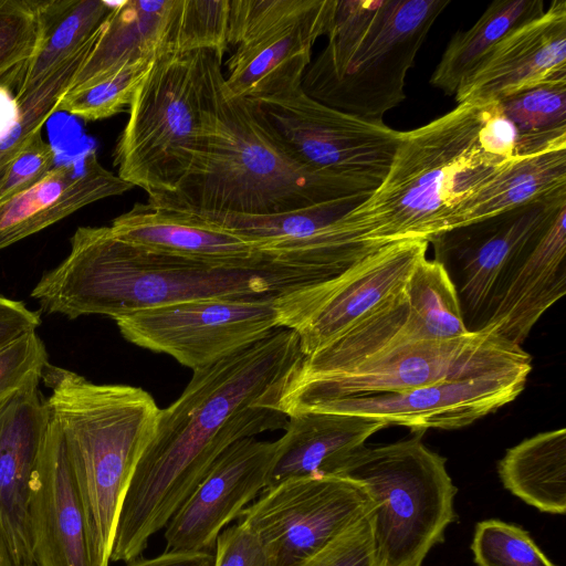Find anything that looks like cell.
I'll return each instance as SVG.
<instances>
[{
  "label": "cell",
  "mask_w": 566,
  "mask_h": 566,
  "mask_svg": "<svg viewBox=\"0 0 566 566\" xmlns=\"http://www.w3.org/2000/svg\"><path fill=\"white\" fill-rule=\"evenodd\" d=\"M303 357L297 334L281 327L193 371L179 398L160 410L155 436L125 494L109 562L140 558L150 537L167 525L231 444L285 429L289 417L276 403Z\"/></svg>",
  "instance_id": "6da1fadb"
},
{
  "label": "cell",
  "mask_w": 566,
  "mask_h": 566,
  "mask_svg": "<svg viewBox=\"0 0 566 566\" xmlns=\"http://www.w3.org/2000/svg\"><path fill=\"white\" fill-rule=\"evenodd\" d=\"M300 250H271L245 266L212 265L143 249L109 227H80L67 256L31 292L42 311L70 319L111 318L151 306L202 298H274L335 277Z\"/></svg>",
  "instance_id": "7a4b0ae2"
},
{
  "label": "cell",
  "mask_w": 566,
  "mask_h": 566,
  "mask_svg": "<svg viewBox=\"0 0 566 566\" xmlns=\"http://www.w3.org/2000/svg\"><path fill=\"white\" fill-rule=\"evenodd\" d=\"M223 81L218 61L190 166L171 192L150 203L199 216H270L367 198L376 189L300 161L252 101L224 95Z\"/></svg>",
  "instance_id": "3957f363"
},
{
  "label": "cell",
  "mask_w": 566,
  "mask_h": 566,
  "mask_svg": "<svg viewBox=\"0 0 566 566\" xmlns=\"http://www.w3.org/2000/svg\"><path fill=\"white\" fill-rule=\"evenodd\" d=\"M483 106L461 103L400 132L386 177L338 221L339 228L375 248L437 234L447 213L511 160L482 148Z\"/></svg>",
  "instance_id": "277c9868"
},
{
  "label": "cell",
  "mask_w": 566,
  "mask_h": 566,
  "mask_svg": "<svg viewBox=\"0 0 566 566\" xmlns=\"http://www.w3.org/2000/svg\"><path fill=\"white\" fill-rule=\"evenodd\" d=\"M42 380L61 432L95 551L108 566L119 511L160 415L143 388L95 384L50 363Z\"/></svg>",
  "instance_id": "5b68a950"
},
{
  "label": "cell",
  "mask_w": 566,
  "mask_h": 566,
  "mask_svg": "<svg viewBox=\"0 0 566 566\" xmlns=\"http://www.w3.org/2000/svg\"><path fill=\"white\" fill-rule=\"evenodd\" d=\"M449 0H336L327 43L302 90L334 109L374 120L406 98L408 71Z\"/></svg>",
  "instance_id": "8992f818"
},
{
  "label": "cell",
  "mask_w": 566,
  "mask_h": 566,
  "mask_svg": "<svg viewBox=\"0 0 566 566\" xmlns=\"http://www.w3.org/2000/svg\"><path fill=\"white\" fill-rule=\"evenodd\" d=\"M423 432L385 446H364L338 474L360 483L374 503L379 566H422L457 520L458 490L446 458L422 442Z\"/></svg>",
  "instance_id": "52a82bcc"
},
{
  "label": "cell",
  "mask_w": 566,
  "mask_h": 566,
  "mask_svg": "<svg viewBox=\"0 0 566 566\" xmlns=\"http://www.w3.org/2000/svg\"><path fill=\"white\" fill-rule=\"evenodd\" d=\"M218 61L210 51L163 54L136 91L114 165L117 176L148 199L171 192L187 172Z\"/></svg>",
  "instance_id": "ba28073f"
},
{
  "label": "cell",
  "mask_w": 566,
  "mask_h": 566,
  "mask_svg": "<svg viewBox=\"0 0 566 566\" xmlns=\"http://www.w3.org/2000/svg\"><path fill=\"white\" fill-rule=\"evenodd\" d=\"M532 367L531 356L492 328L442 340L396 344L340 371L285 379L276 409L286 416L321 400L407 391L461 378Z\"/></svg>",
  "instance_id": "9c48e42d"
},
{
  "label": "cell",
  "mask_w": 566,
  "mask_h": 566,
  "mask_svg": "<svg viewBox=\"0 0 566 566\" xmlns=\"http://www.w3.org/2000/svg\"><path fill=\"white\" fill-rule=\"evenodd\" d=\"M336 0H229L227 97L263 99L302 85L312 49L333 22Z\"/></svg>",
  "instance_id": "30bf717a"
},
{
  "label": "cell",
  "mask_w": 566,
  "mask_h": 566,
  "mask_svg": "<svg viewBox=\"0 0 566 566\" xmlns=\"http://www.w3.org/2000/svg\"><path fill=\"white\" fill-rule=\"evenodd\" d=\"M563 207L566 189L428 240L455 290L468 332L486 328L512 268Z\"/></svg>",
  "instance_id": "8fae6325"
},
{
  "label": "cell",
  "mask_w": 566,
  "mask_h": 566,
  "mask_svg": "<svg viewBox=\"0 0 566 566\" xmlns=\"http://www.w3.org/2000/svg\"><path fill=\"white\" fill-rule=\"evenodd\" d=\"M129 343L167 354L193 371L276 329L274 298H202L140 308L114 318Z\"/></svg>",
  "instance_id": "7c38bea8"
},
{
  "label": "cell",
  "mask_w": 566,
  "mask_h": 566,
  "mask_svg": "<svg viewBox=\"0 0 566 566\" xmlns=\"http://www.w3.org/2000/svg\"><path fill=\"white\" fill-rule=\"evenodd\" d=\"M429 242L403 240L379 248L344 273L275 300L280 327L298 336L310 356L399 295Z\"/></svg>",
  "instance_id": "4fadbf2b"
},
{
  "label": "cell",
  "mask_w": 566,
  "mask_h": 566,
  "mask_svg": "<svg viewBox=\"0 0 566 566\" xmlns=\"http://www.w3.org/2000/svg\"><path fill=\"white\" fill-rule=\"evenodd\" d=\"M252 102L280 140L306 166L376 188L386 177L400 132L384 120L328 107L305 94L302 86Z\"/></svg>",
  "instance_id": "5bb4252c"
},
{
  "label": "cell",
  "mask_w": 566,
  "mask_h": 566,
  "mask_svg": "<svg viewBox=\"0 0 566 566\" xmlns=\"http://www.w3.org/2000/svg\"><path fill=\"white\" fill-rule=\"evenodd\" d=\"M373 507L355 480L298 476L266 486L238 522L256 535L273 566H297Z\"/></svg>",
  "instance_id": "9a60e30c"
},
{
  "label": "cell",
  "mask_w": 566,
  "mask_h": 566,
  "mask_svg": "<svg viewBox=\"0 0 566 566\" xmlns=\"http://www.w3.org/2000/svg\"><path fill=\"white\" fill-rule=\"evenodd\" d=\"M532 367L447 380L407 391L321 400L301 411L366 417L411 431L458 429L513 401L524 389ZM289 415V416H291ZM287 416V417H289Z\"/></svg>",
  "instance_id": "2e32d148"
},
{
  "label": "cell",
  "mask_w": 566,
  "mask_h": 566,
  "mask_svg": "<svg viewBox=\"0 0 566 566\" xmlns=\"http://www.w3.org/2000/svg\"><path fill=\"white\" fill-rule=\"evenodd\" d=\"M277 440H238L208 473L165 526V552H209L218 535L269 486Z\"/></svg>",
  "instance_id": "e0dca14e"
},
{
  "label": "cell",
  "mask_w": 566,
  "mask_h": 566,
  "mask_svg": "<svg viewBox=\"0 0 566 566\" xmlns=\"http://www.w3.org/2000/svg\"><path fill=\"white\" fill-rule=\"evenodd\" d=\"M566 76V1L511 30L463 80L458 104L488 105L541 82Z\"/></svg>",
  "instance_id": "ac0fdd59"
},
{
  "label": "cell",
  "mask_w": 566,
  "mask_h": 566,
  "mask_svg": "<svg viewBox=\"0 0 566 566\" xmlns=\"http://www.w3.org/2000/svg\"><path fill=\"white\" fill-rule=\"evenodd\" d=\"M50 421L39 385L0 403V527L15 566H34L31 484Z\"/></svg>",
  "instance_id": "d6986e66"
},
{
  "label": "cell",
  "mask_w": 566,
  "mask_h": 566,
  "mask_svg": "<svg viewBox=\"0 0 566 566\" xmlns=\"http://www.w3.org/2000/svg\"><path fill=\"white\" fill-rule=\"evenodd\" d=\"M31 522L34 566H104L52 419L31 484Z\"/></svg>",
  "instance_id": "ffe728a7"
},
{
  "label": "cell",
  "mask_w": 566,
  "mask_h": 566,
  "mask_svg": "<svg viewBox=\"0 0 566 566\" xmlns=\"http://www.w3.org/2000/svg\"><path fill=\"white\" fill-rule=\"evenodd\" d=\"M134 188L104 168L95 150L50 169L36 184L0 203V251L95 201Z\"/></svg>",
  "instance_id": "44dd1931"
},
{
  "label": "cell",
  "mask_w": 566,
  "mask_h": 566,
  "mask_svg": "<svg viewBox=\"0 0 566 566\" xmlns=\"http://www.w3.org/2000/svg\"><path fill=\"white\" fill-rule=\"evenodd\" d=\"M120 240L143 249L212 265L245 266L270 252L191 212L137 202L109 226Z\"/></svg>",
  "instance_id": "7402d4cb"
},
{
  "label": "cell",
  "mask_w": 566,
  "mask_h": 566,
  "mask_svg": "<svg viewBox=\"0 0 566 566\" xmlns=\"http://www.w3.org/2000/svg\"><path fill=\"white\" fill-rule=\"evenodd\" d=\"M566 207L512 268L486 328L521 346L539 317L566 293Z\"/></svg>",
  "instance_id": "603a6c76"
},
{
  "label": "cell",
  "mask_w": 566,
  "mask_h": 566,
  "mask_svg": "<svg viewBox=\"0 0 566 566\" xmlns=\"http://www.w3.org/2000/svg\"><path fill=\"white\" fill-rule=\"evenodd\" d=\"M385 427L375 419L327 411L289 416L285 432L277 440L269 485L291 478L338 475L367 439Z\"/></svg>",
  "instance_id": "cb8c5ba5"
},
{
  "label": "cell",
  "mask_w": 566,
  "mask_h": 566,
  "mask_svg": "<svg viewBox=\"0 0 566 566\" xmlns=\"http://www.w3.org/2000/svg\"><path fill=\"white\" fill-rule=\"evenodd\" d=\"M176 0L116 2L96 33L71 88L97 82L127 64L167 54V38Z\"/></svg>",
  "instance_id": "d4e9b609"
},
{
  "label": "cell",
  "mask_w": 566,
  "mask_h": 566,
  "mask_svg": "<svg viewBox=\"0 0 566 566\" xmlns=\"http://www.w3.org/2000/svg\"><path fill=\"white\" fill-rule=\"evenodd\" d=\"M565 189L566 142L515 156L454 206L442 219L438 233L490 218Z\"/></svg>",
  "instance_id": "484cf974"
},
{
  "label": "cell",
  "mask_w": 566,
  "mask_h": 566,
  "mask_svg": "<svg viewBox=\"0 0 566 566\" xmlns=\"http://www.w3.org/2000/svg\"><path fill=\"white\" fill-rule=\"evenodd\" d=\"M115 4L103 0L39 1V40L17 76L14 96L33 91L77 55L95 36Z\"/></svg>",
  "instance_id": "4316f807"
},
{
  "label": "cell",
  "mask_w": 566,
  "mask_h": 566,
  "mask_svg": "<svg viewBox=\"0 0 566 566\" xmlns=\"http://www.w3.org/2000/svg\"><path fill=\"white\" fill-rule=\"evenodd\" d=\"M503 486L551 514L566 512V429L537 433L509 449L497 463Z\"/></svg>",
  "instance_id": "83f0119b"
},
{
  "label": "cell",
  "mask_w": 566,
  "mask_h": 566,
  "mask_svg": "<svg viewBox=\"0 0 566 566\" xmlns=\"http://www.w3.org/2000/svg\"><path fill=\"white\" fill-rule=\"evenodd\" d=\"M544 11L543 0L492 2L470 29L458 31L452 36L430 77V84L447 95H454L463 80L501 39Z\"/></svg>",
  "instance_id": "f1b7e54d"
},
{
  "label": "cell",
  "mask_w": 566,
  "mask_h": 566,
  "mask_svg": "<svg viewBox=\"0 0 566 566\" xmlns=\"http://www.w3.org/2000/svg\"><path fill=\"white\" fill-rule=\"evenodd\" d=\"M413 340L453 339L468 332L455 290L444 269L421 259L405 287Z\"/></svg>",
  "instance_id": "f546056e"
},
{
  "label": "cell",
  "mask_w": 566,
  "mask_h": 566,
  "mask_svg": "<svg viewBox=\"0 0 566 566\" xmlns=\"http://www.w3.org/2000/svg\"><path fill=\"white\" fill-rule=\"evenodd\" d=\"M93 41L94 38L33 91L15 97L20 106L19 117L0 132V184L13 159L42 132L49 118L60 111L61 102L70 91L73 77L86 59Z\"/></svg>",
  "instance_id": "4dcf8cb0"
},
{
  "label": "cell",
  "mask_w": 566,
  "mask_h": 566,
  "mask_svg": "<svg viewBox=\"0 0 566 566\" xmlns=\"http://www.w3.org/2000/svg\"><path fill=\"white\" fill-rule=\"evenodd\" d=\"M229 0H176L167 54L210 51L223 59L228 43Z\"/></svg>",
  "instance_id": "1f68e13d"
},
{
  "label": "cell",
  "mask_w": 566,
  "mask_h": 566,
  "mask_svg": "<svg viewBox=\"0 0 566 566\" xmlns=\"http://www.w3.org/2000/svg\"><path fill=\"white\" fill-rule=\"evenodd\" d=\"M523 136H566V76L541 82L497 102Z\"/></svg>",
  "instance_id": "d6a6232c"
},
{
  "label": "cell",
  "mask_w": 566,
  "mask_h": 566,
  "mask_svg": "<svg viewBox=\"0 0 566 566\" xmlns=\"http://www.w3.org/2000/svg\"><path fill=\"white\" fill-rule=\"evenodd\" d=\"M154 61L127 64L115 73L85 86L70 90L60 111L84 120L108 118L129 106Z\"/></svg>",
  "instance_id": "836d02e7"
},
{
  "label": "cell",
  "mask_w": 566,
  "mask_h": 566,
  "mask_svg": "<svg viewBox=\"0 0 566 566\" xmlns=\"http://www.w3.org/2000/svg\"><path fill=\"white\" fill-rule=\"evenodd\" d=\"M471 551L478 566H555L524 528L496 518L475 525Z\"/></svg>",
  "instance_id": "e575fe53"
},
{
  "label": "cell",
  "mask_w": 566,
  "mask_h": 566,
  "mask_svg": "<svg viewBox=\"0 0 566 566\" xmlns=\"http://www.w3.org/2000/svg\"><path fill=\"white\" fill-rule=\"evenodd\" d=\"M40 35L39 1L0 0V83L15 86Z\"/></svg>",
  "instance_id": "d590c367"
},
{
  "label": "cell",
  "mask_w": 566,
  "mask_h": 566,
  "mask_svg": "<svg viewBox=\"0 0 566 566\" xmlns=\"http://www.w3.org/2000/svg\"><path fill=\"white\" fill-rule=\"evenodd\" d=\"M48 364L45 344L36 331L0 348V403L29 386L39 385Z\"/></svg>",
  "instance_id": "8d00e7d4"
},
{
  "label": "cell",
  "mask_w": 566,
  "mask_h": 566,
  "mask_svg": "<svg viewBox=\"0 0 566 566\" xmlns=\"http://www.w3.org/2000/svg\"><path fill=\"white\" fill-rule=\"evenodd\" d=\"M373 522L374 507L297 566H379Z\"/></svg>",
  "instance_id": "74e56055"
},
{
  "label": "cell",
  "mask_w": 566,
  "mask_h": 566,
  "mask_svg": "<svg viewBox=\"0 0 566 566\" xmlns=\"http://www.w3.org/2000/svg\"><path fill=\"white\" fill-rule=\"evenodd\" d=\"M55 151L36 134L13 159L0 184V203L27 190L52 169Z\"/></svg>",
  "instance_id": "f35d334b"
},
{
  "label": "cell",
  "mask_w": 566,
  "mask_h": 566,
  "mask_svg": "<svg viewBox=\"0 0 566 566\" xmlns=\"http://www.w3.org/2000/svg\"><path fill=\"white\" fill-rule=\"evenodd\" d=\"M214 548L213 566H273L260 539L240 522L218 535Z\"/></svg>",
  "instance_id": "ab89813d"
},
{
  "label": "cell",
  "mask_w": 566,
  "mask_h": 566,
  "mask_svg": "<svg viewBox=\"0 0 566 566\" xmlns=\"http://www.w3.org/2000/svg\"><path fill=\"white\" fill-rule=\"evenodd\" d=\"M520 132L503 114L497 102L483 106V122L479 130L482 148L494 156L512 159L518 154Z\"/></svg>",
  "instance_id": "60d3db41"
},
{
  "label": "cell",
  "mask_w": 566,
  "mask_h": 566,
  "mask_svg": "<svg viewBox=\"0 0 566 566\" xmlns=\"http://www.w3.org/2000/svg\"><path fill=\"white\" fill-rule=\"evenodd\" d=\"M40 323L39 312L28 308L21 301L0 294V348L27 333L35 332Z\"/></svg>",
  "instance_id": "b9f144b4"
},
{
  "label": "cell",
  "mask_w": 566,
  "mask_h": 566,
  "mask_svg": "<svg viewBox=\"0 0 566 566\" xmlns=\"http://www.w3.org/2000/svg\"><path fill=\"white\" fill-rule=\"evenodd\" d=\"M126 566H213L209 552H164L151 558H138Z\"/></svg>",
  "instance_id": "7bdbcfd3"
},
{
  "label": "cell",
  "mask_w": 566,
  "mask_h": 566,
  "mask_svg": "<svg viewBox=\"0 0 566 566\" xmlns=\"http://www.w3.org/2000/svg\"><path fill=\"white\" fill-rule=\"evenodd\" d=\"M20 106L12 88L0 83V132L11 126L19 117Z\"/></svg>",
  "instance_id": "ee69618b"
},
{
  "label": "cell",
  "mask_w": 566,
  "mask_h": 566,
  "mask_svg": "<svg viewBox=\"0 0 566 566\" xmlns=\"http://www.w3.org/2000/svg\"><path fill=\"white\" fill-rule=\"evenodd\" d=\"M0 566H15L7 538L0 527Z\"/></svg>",
  "instance_id": "f6af8a7d"
}]
</instances>
